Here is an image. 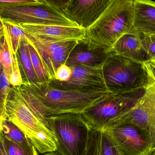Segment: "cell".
<instances>
[{
    "label": "cell",
    "instance_id": "obj_35",
    "mask_svg": "<svg viewBox=\"0 0 155 155\" xmlns=\"http://www.w3.org/2000/svg\"><path fill=\"white\" fill-rule=\"evenodd\" d=\"M150 155H155V148L153 150V151H152V153H151Z\"/></svg>",
    "mask_w": 155,
    "mask_h": 155
},
{
    "label": "cell",
    "instance_id": "obj_11",
    "mask_svg": "<svg viewBox=\"0 0 155 155\" xmlns=\"http://www.w3.org/2000/svg\"><path fill=\"white\" fill-rule=\"evenodd\" d=\"M71 79L66 82L55 80L49 83L51 87L63 91L81 92H109L103 75L102 67H91L83 66H70Z\"/></svg>",
    "mask_w": 155,
    "mask_h": 155
},
{
    "label": "cell",
    "instance_id": "obj_17",
    "mask_svg": "<svg viewBox=\"0 0 155 155\" xmlns=\"http://www.w3.org/2000/svg\"><path fill=\"white\" fill-rule=\"evenodd\" d=\"M16 56L23 84L35 85L39 83L33 67L28 49V42L25 37L20 42Z\"/></svg>",
    "mask_w": 155,
    "mask_h": 155
},
{
    "label": "cell",
    "instance_id": "obj_7",
    "mask_svg": "<svg viewBox=\"0 0 155 155\" xmlns=\"http://www.w3.org/2000/svg\"><path fill=\"white\" fill-rule=\"evenodd\" d=\"M122 123L135 125L144 131L153 151L155 148V83L147 86L135 104L106 128Z\"/></svg>",
    "mask_w": 155,
    "mask_h": 155
},
{
    "label": "cell",
    "instance_id": "obj_34",
    "mask_svg": "<svg viewBox=\"0 0 155 155\" xmlns=\"http://www.w3.org/2000/svg\"><path fill=\"white\" fill-rule=\"evenodd\" d=\"M3 31H0V41L2 40V38L3 37Z\"/></svg>",
    "mask_w": 155,
    "mask_h": 155
},
{
    "label": "cell",
    "instance_id": "obj_32",
    "mask_svg": "<svg viewBox=\"0 0 155 155\" xmlns=\"http://www.w3.org/2000/svg\"><path fill=\"white\" fill-rule=\"evenodd\" d=\"M44 155H61L58 152H52V153H48L45 154Z\"/></svg>",
    "mask_w": 155,
    "mask_h": 155
},
{
    "label": "cell",
    "instance_id": "obj_25",
    "mask_svg": "<svg viewBox=\"0 0 155 155\" xmlns=\"http://www.w3.org/2000/svg\"><path fill=\"white\" fill-rule=\"evenodd\" d=\"M86 155H101L100 131L91 130L88 148Z\"/></svg>",
    "mask_w": 155,
    "mask_h": 155
},
{
    "label": "cell",
    "instance_id": "obj_16",
    "mask_svg": "<svg viewBox=\"0 0 155 155\" xmlns=\"http://www.w3.org/2000/svg\"><path fill=\"white\" fill-rule=\"evenodd\" d=\"M134 30L142 35H155V1L134 0Z\"/></svg>",
    "mask_w": 155,
    "mask_h": 155
},
{
    "label": "cell",
    "instance_id": "obj_27",
    "mask_svg": "<svg viewBox=\"0 0 155 155\" xmlns=\"http://www.w3.org/2000/svg\"><path fill=\"white\" fill-rule=\"evenodd\" d=\"M143 47L147 55V60L155 56V35H142Z\"/></svg>",
    "mask_w": 155,
    "mask_h": 155
},
{
    "label": "cell",
    "instance_id": "obj_30",
    "mask_svg": "<svg viewBox=\"0 0 155 155\" xmlns=\"http://www.w3.org/2000/svg\"><path fill=\"white\" fill-rule=\"evenodd\" d=\"M143 65L152 82L155 83V56L145 61Z\"/></svg>",
    "mask_w": 155,
    "mask_h": 155
},
{
    "label": "cell",
    "instance_id": "obj_20",
    "mask_svg": "<svg viewBox=\"0 0 155 155\" xmlns=\"http://www.w3.org/2000/svg\"><path fill=\"white\" fill-rule=\"evenodd\" d=\"M6 30L13 55L16 56L20 42L25 37V32L18 25L12 22L2 20Z\"/></svg>",
    "mask_w": 155,
    "mask_h": 155
},
{
    "label": "cell",
    "instance_id": "obj_9",
    "mask_svg": "<svg viewBox=\"0 0 155 155\" xmlns=\"http://www.w3.org/2000/svg\"><path fill=\"white\" fill-rule=\"evenodd\" d=\"M25 38L40 56L51 81L55 79L56 70L60 66L66 64L70 54L78 42H46L25 32Z\"/></svg>",
    "mask_w": 155,
    "mask_h": 155
},
{
    "label": "cell",
    "instance_id": "obj_8",
    "mask_svg": "<svg viewBox=\"0 0 155 155\" xmlns=\"http://www.w3.org/2000/svg\"><path fill=\"white\" fill-rule=\"evenodd\" d=\"M0 19L21 23L70 26L71 21L47 5H28L0 9Z\"/></svg>",
    "mask_w": 155,
    "mask_h": 155
},
{
    "label": "cell",
    "instance_id": "obj_22",
    "mask_svg": "<svg viewBox=\"0 0 155 155\" xmlns=\"http://www.w3.org/2000/svg\"><path fill=\"white\" fill-rule=\"evenodd\" d=\"M11 86L2 64L0 70V118L2 120L7 119L5 114V106Z\"/></svg>",
    "mask_w": 155,
    "mask_h": 155
},
{
    "label": "cell",
    "instance_id": "obj_2",
    "mask_svg": "<svg viewBox=\"0 0 155 155\" xmlns=\"http://www.w3.org/2000/svg\"><path fill=\"white\" fill-rule=\"evenodd\" d=\"M134 0H111L100 17L86 30V37L112 49L121 37L134 30Z\"/></svg>",
    "mask_w": 155,
    "mask_h": 155
},
{
    "label": "cell",
    "instance_id": "obj_36",
    "mask_svg": "<svg viewBox=\"0 0 155 155\" xmlns=\"http://www.w3.org/2000/svg\"><path fill=\"white\" fill-rule=\"evenodd\" d=\"M2 119L0 118V128H1V125H2Z\"/></svg>",
    "mask_w": 155,
    "mask_h": 155
},
{
    "label": "cell",
    "instance_id": "obj_37",
    "mask_svg": "<svg viewBox=\"0 0 155 155\" xmlns=\"http://www.w3.org/2000/svg\"><path fill=\"white\" fill-rule=\"evenodd\" d=\"M1 66H2V64H1V62H0V70H1Z\"/></svg>",
    "mask_w": 155,
    "mask_h": 155
},
{
    "label": "cell",
    "instance_id": "obj_21",
    "mask_svg": "<svg viewBox=\"0 0 155 155\" xmlns=\"http://www.w3.org/2000/svg\"><path fill=\"white\" fill-rule=\"evenodd\" d=\"M28 49L33 67L39 83H50V78L40 56L35 49L29 43Z\"/></svg>",
    "mask_w": 155,
    "mask_h": 155
},
{
    "label": "cell",
    "instance_id": "obj_4",
    "mask_svg": "<svg viewBox=\"0 0 155 155\" xmlns=\"http://www.w3.org/2000/svg\"><path fill=\"white\" fill-rule=\"evenodd\" d=\"M61 155H86L91 130L81 113H64L47 117Z\"/></svg>",
    "mask_w": 155,
    "mask_h": 155
},
{
    "label": "cell",
    "instance_id": "obj_33",
    "mask_svg": "<svg viewBox=\"0 0 155 155\" xmlns=\"http://www.w3.org/2000/svg\"><path fill=\"white\" fill-rule=\"evenodd\" d=\"M4 25L2 21L0 19V31H3Z\"/></svg>",
    "mask_w": 155,
    "mask_h": 155
},
{
    "label": "cell",
    "instance_id": "obj_14",
    "mask_svg": "<svg viewBox=\"0 0 155 155\" xmlns=\"http://www.w3.org/2000/svg\"><path fill=\"white\" fill-rule=\"evenodd\" d=\"M25 32L43 41L49 42L79 41L86 37V30L79 26L21 23Z\"/></svg>",
    "mask_w": 155,
    "mask_h": 155
},
{
    "label": "cell",
    "instance_id": "obj_28",
    "mask_svg": "<svg viewBox=\"0 0 155 155\" xmlns=\"http://www.w3.org/2000/svg\"><path fill=\"white\" fill-rule=\"evenodd\" d=\"M14 62L13 66L12 72L8 78L9 83L12 86H19L23 84L21 75L18 66L16 56H14Z\"/></svg>",
    "mask_w": 155,
    "mask_h": 155
},
{
    "label": "cell",
    "instance_id": "obj_31",
    "mask_svg": "<svg viewBox=\"0 0 155 155\" xmlns=\"http://www.w3.org/2000/svg\"><path fill=\"white\" fill-rule=\"evenodd\" d=\"M0 155H8L4 143L1 127L0 128Z\"/></svg>",
    "mask_w": 155,
    "mask_h": 155
},
{
    "label": "cell",
    "instance_id": "obj_19",
    "mask_svg": "<svg viewBox=\"0 0 155 155\" xmlns=\"http://www.w3.org/2000/svg\"><path fill=\"white\" fill-rule=\"evenodd\" d=\"M3 33V37L0 41V62L3 66L5 74L8 79L12 72L15 58L4 26Z\"/></svg>",
    "mask_w": 155,
    "mask_h": 155
},
{
    "label": "cell",
    "instance_id": "obj_5",
    "mask_svg": "<svg viewBox=\"0 0 155 155\" xmlns=\"http://www.w3.org/2000/svg\"><path fill=\"white\" fill-rule=\"evenodd\" d=\"M108 91L122 93L145 89L154 83L144 68L137 62L112 52L102 67Z\"/></svg>",
    "mask_w": 155,
    "mask_h": 155
},
{
    "label": "cell",
    "instance_id": "obj_13",
    "mask_svg": "<svg viewBox=\"0 0 155 155\" xmlns=\"http://www.w3.org/2000/svg\"><path fill=\"white\" fill-rule=\"evenodd\" d=\"M112 52V49L97 44L85 37L78 41L70 54L66 64L69 66L103 67Z\"/></svg>",
    "mask_w": 155,
    "mask_h": 155
},
{
    "label": "cell",
    "instance_id": "obj_15",
    "mask_svg": "<svg viewBox=\"0 0 155 155\" xmlns=\"http://www.w3.org/2000/svg\"><path fill=\"white\" fill-rule=\"evenodd\" d=\"M114 53L143 64L147 55L143 47L142 35L134 30L121 37L112 48Z\"/></svg>",
    "mask_w": 155,
    "mask_h": 155
},
{
    "label": "cell",
    "instance_id": "obj_26",
    "mask_svg": "<svg viewBox=\"0 0 155 155\" xmlns=\"http://www.w3.org/2000/svg\"><path fill=\"white\" fill-rule=\"evenodd\" d=\"M42 0H0V9L28 5H41Z\"/></svg>",
    "mask_w": 155,
    "mask_h": 155
},
{
    "label": "cell",
    "instance_id": "obj_10",
    "mask_svg": "<svg viewBox=\"0 0 155 155\" xmlns=\"http://www.w3.org/2000/svg\"><path fill=\"white\" fill-rule=\"evenodd\" d=\"M104 130L111 136L124 155H150L153 151L148 136L135 125L122 123Z\"/></svg>",
    "mask_w": 155,
    "mask_h": 155
},
{
    "label": "cell",
    "instance_id": "obj_3",
    "mask_svg": "<svg viewBox=\"0 0 155 155\" xmlns=\"http://www.w3.org/2000/svg\"><path fill=\"white\" fill-rule=\"evenodd\" d=\"M26 84L49 116L69 113H82L110 93L63 91L51 87L49 83Z\"/></svg>",
    "mask_w": 155,
    "mask_h": 155
},
{
    "label": "cell",
    "instance_id": "obj_12",
    "mask_svg": "<svg viewBox=\"0 0 155 155\" xmlns=\"http://www.w3.org/2000/svg\"><path fill=\"white\" fill-rule=\"evenodd\" d=\"M111 0H62L59 12L86 30L100 17Z\"/></svg>",
    "mask_w": 155,
    "mask_h": 155
},
{
    "label": "cell",
    "instance_id": "obj_6",
    "mask_svg": "<svg viewBox=\"0 0 155 155\" xmlns=\"http://www.w3.org/2000/svg\"><path fill=\"white\" fill-rule=\"evenodd\" d=\"M145 89L122 93H110L81 113L91 130L101 131L128 111Z\"/></svg>",
    "mask_w": 155,
    "mask_h": 155
},
{
    "label": "cell",
    "instance_id": "obj_24",
    "mask_svg": "<svg viewBox=\"0 0 155 155\" xmlns=\"http://www.w3.org/2000/svg\"><path fill=\"white\" fill-rule=\"evenodd\" d=\"M2 136L7 155H39L38 151L33 145L28 147H21L4 136L3 134Z\"/></svg>",
    "mask_w": 155,
    "mask_h": 155
},
{
    "label": "cell",
    "instance_id": "obj_29",
    "mask_svg": "<svg viewBox=\"0 0 155 155\" xmlns=\"http://www.w3.org/2000/svg\"><path fill=\"white\" fill-rule=\"evenodd\" d=\"M72 69L66 64H64L59 66L55 73V79L61 82H66L71 79L72 76Z\"/></svg>",
    "mask_w": 155,
    "mask_h": 155
},
{
    "label": "cell",
    "instance_id": "obj_23",
    "mask_svg": "<svg viewBox=\"0 0 155 155\" xmlns=\"http://www.w3.org/2000/svg\"><path fill=\"white\" fill-rule=\"evenodd\" d=\"M101 155H124L111 136L105 131H100Z\"/></svg>",
    "mask_w": 155,
    "mask_h": 155
},
{
    "label": "cell",
    "instance_id": "obj_1",
    "mask_svg": "<svg viewBox=\"0 0 155 155\" xmlns=\"http://www.w3.org/2000/svg\"><path fill=\"white\" fill-rule=\"evenodd\" d=\"M6 118L17 126L42 154L56 152V138L29 108L17 86H11L5 106Z\"/></svg>",
    "mask_w": 155,
    "mask_h": 155
},
{
    "label": "cell",
    "instance_id": "obj_18",
    "mask_svg": "<svg viewBox=\"0 0 155 155\" xmlns=\"http://www.w3.org/2000/svg\"><path fill=\"white\" fill-rule=\"evenodd\" d=\"M1 130L4 136L19 146L28 147L33 145L25 134L8 119L2 120Z\"/></svg>",
    "mask_w": 155,
    "mask_h": 155
}]
</instances>
